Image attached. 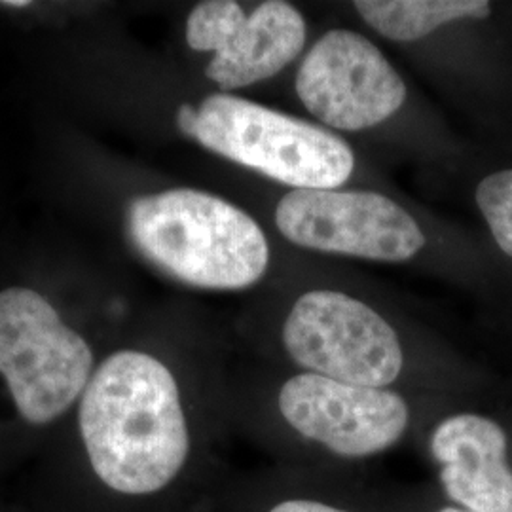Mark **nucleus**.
Masks as SVG:
<instances>
[{
  "label": "nucleus",
  "mask_w": 512,
  "mask_h": 512,
  "mask_svg": "<svg viewBox=\"0 0 512 512\" xmlns=\"http://www.w3.org/2000/svg\"><path fill=\"white\" fill-rule=\"evenodd\" d=\"M260 291L274 365L418 395L446 380L429 330L329 260L296 253Z\"/></svg>",
  "instance_id": "1"
},
{
  "label": "nucleus",
  "mask_w": 512,
  "mask_h": 512,
  "mask_svg": "<svg viewBox=\"0 0 512 512\" xmlns=\"http://www.w3.org/2000/svg\"><path fill=\"white\" fill-rule=\"evenodd\" d=\"M258 196L256 217L302 255L406 268L482 294L509 277L484 239L382 183L298 190L260 181Z\"/></svg>",
  "instance_id": "2"
},
{
  "label": "nucleus",
  "mask_w": 512,
  "mask_h": 512,
  "mask_svg": "<svg viewBox=\"0 0 512 512\" xmlns=\"http://www.w3.org/2000/svg\"><path fill=\"white\" fill-rule=\"evenodd\" d=\"M291 112L348 141L366 156L384 152L444 173L473 148L442 118L382 42L357 25L313 33L306 52L279 84Z\"/></svg>",
  "instance_id": "3"
},
{
  "label": "nucleus",
  "mask_w": 512,
  "mask_h": 512,
  "mask_svg": "<svg viewBox=\"0 0 512 512\" xmlns=\"http://www.w3.org/2000/svg\"><path fill=\"white\" fill-rule=\"evenodd\" d=\"M78 425L93 473L116 494L164 492L192 450L175 372L139 349L116 351L93 370Z\"/></svg>",
  "instance_id": "4"
},
{
  "label": "nucleus",
  "mask_w": 512,
  "mask_h": 512,
  "mask_svg": "<svg viewBox=\"0 0 512 512\" xmlns=\"http://www.w3.org/2000/svg\"><path fill=\"white\" fill-rule=\"evenodd\" d=\"M128 232L148 264L202 291H260L296 256L255 211L188 186L131 200Z\"/></svg>",
  "instance_id": "5"
},
{
  "label": "nucleus",
  "mask_w": 512,
  "mask_h": 512,
  "mask_svg": "<svg viewBox=\"0 0 512 512\" xmlns=\"http://www.w3.org/2000/svg\"><path fill=\"white\" fill-rule=\"evenodd\" d=\"M349 19L406 55L459 107L484 122L512 105L507 8L492 0H353Z\"/></svg>",
  "instance_id": "6"
},
{
  "label": "nucleus",
  "mask_w": 512,
  "mask_h": 512,
  "mask_svg": "<svg viewBox=\"0 0 512 512\" xmlns=\"http://www.w3.org/2000/svg\"><path fill=\"white\" fill-rule=\"evenodd\" d=\"M266 401L272 431L332 459L366 461L418 431L435 395L344 384L274 366Z\"/></svg>",
  "instance_id": "7"
},
{
  "label": "nucleus",
  "mask_w": 512,
  "mask_h": 512,
  "mask_svg": "<svg viewBox=\"0 0 512 512\" xmlns=\"http://www.w3.org/2000/svg\"><path fill=\"white\" fill-rule=\"evenodd\" d=\"M0 374L19 416L31 425L61 418L93 374L88 342L31 289L0 293Z\"/></svg>",
  "instance_id": "8"
},
{
  "label": "nucleus",
  "mask_w": 512,
  "mask_h": 512,
  "mask_svg": "<svg viewBox=\"0 0 512 512\" xmlns=\"http://www.w3.org/2000/svg\"><path fill=\"white\" fill-rule=\"evenodd\" d=\"M313 33L306 12L289 0H205L184 21L188 50L209 55L203 76L224 93L279 84Z\"/></svg>",
  "instance_id": "9"
},
{
  "label": "nucleus",
  "mask_w": 512,
  "mask_h": 512,
  "mask_svg": "<svg viewBox=\"0 0 512 512\" xmlns=\"http://www.w3.org/2000/svg\"><path fill=\"white\" fill-rule=\"evenodd\" d=\"M427 458L450 505L469 512H512L509 433L475 410H446L421 421Z\"/></svg>",
  "instance_id": "10"
},
{
  "label": "nucleus",
  "mask_w": 512,
  "mask_h": 512,
  "mask_svg": "<svg viewBox=\"0 0 512 512\" xmlns=\"http://www.w3.org/2000/svg\"><path fill=\"white\" fill-rule=\"evenodd\" d=\"M463 177L465 198L484 226V241L499 264L512 268V150H478L446 171Z\"/></svg>",
  "instance_id": "11"
},
{
  "label": "nucleus",
  "mask_w": 512,
  "mask_h": 512,
  "mask_svg": "<svg viewBox=\"0 0 512 512\" xmlns=\"http://www.w3.org/2000/svg\"><path fill=\"white\" fill-rule=\"evenodd\" d=\"M264 512H359L349 509L344 505L332 503L323 497H311V495H287L279 497L268 505Z\"/></svg>",
  "instance_id": "12"
},
{
  "label": "nucleus",
  "mask_w": 512,
  "mask_h": 512,
  "mask_svg": "<svg viewBox=\"0 0 512 512\" xmlns=\"http://www.w3.org/2000/svg\"><path fill=\"white\" fill-rule=\"evenodd\" d=\"M0 4H4V6H14V8H18V6H31L29 0H6V2H0Z\"/></svg>",
  "instance_id": "13"
},
{
  "label": "nucleus",
  "mask_w": 512,
  "mask_h": 512,
  "mask_svg": "<svg viewBox=\"0 0 512 512\" xmlns=\"http://www.w3.org/2000/svg\"><path fill=\"white\" fill-rule=\"evenodd\" d=\"M435 512H469L463 511V509H459V507H454V505H450V503H446V505H440L439 509Z\"/></svg>",
  "instance_id": "14"
}]
</instances>
